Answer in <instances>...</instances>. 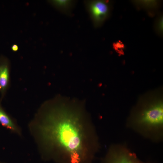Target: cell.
Masks as SVG:
<instances>
[{
  "label": "cell",
  "mask_w": 163,
  "mask_h": 163,
  "mask_svg": "<svg viewBox=\"0 0 163 163\" xmlns=\"http://www.w3.org/2000/svg\"><path fill=\"white\" fill-rule=\"evenodd\" d=\"M28 127L45 161L92 163L100 148L95 126L83 101L60 95L46 101Z\"/></svg>",
  "instance_id": "obj_1"
},
{
  "label": "cell",
  "mask_w": 163,
  "mask_h": 163,
  "mask_svg": "<svg viewBox=\"0 0 163 163\" xmlns=\"http://www.w3.org/2000/svg\"><path fill=\"white\" fill-rule=\"evenodd\" d=\"M127 126L145 138L159 142L163 137V95L161 88L140 96L131 110Z\"/></svg>",
  "instance_id": "obj_2"
},
{
  "label": "cell",
  "mask_w": 163,
  "mask_h": 163,
  "mask_svg": "<svg viewBox=\"0 0 163 163\" xmlns=\"http://www.w3.org/2000/svg\"><path fill=\"white\" fill-rule=\"evenodd\" d=\"M101 163H151L140 160L136 155L125 145H112Z\"/></svg>",
  "instance_id": "obj_3"
},
{
  "label": "cell",
  "mask_w": 163,
  "mask_h": 163,
  "mask_svg": "<svg viewBox=\"0 0 163 163\" xmlns=\"http://www.w3.org/2000/svg\"><path fill=\"white\" fill-rule=\"evenodd\" d=\"M87 2V8L94 26H100L109 16L110 6L109 2L98 0Z\"/></svg>",
  "instance_id": "obj_4"
},
{
  "label": "cell",
  "mask_w": 163,
  "mask_h": 163,
  "mask_svg": "<svg viewBox=\"0 0 163 163\" xmlns=\"http://www.w3.org/2000/svg\"><path fill=\"white\" fill-rule=\"evenodd\" d=\"M10 66L8 59L3 55L0 56V94L2 99L10 85Z\"/></svg>",
  "instance_id": "obj_5"
},
{
  "label": "cell",
  "mask_w": 163,
  "mask_h": 163,
  "mask_svg": "<svg viewBox=\"0 0 163 163\" xmlns=\"http://www.w3.org/2000/svg\"><path fill=\"white\" fill-rule=\"evenodd\" d=\"M2 99L0 98V124L3 127L19 136L21 135L20 128L15 120L10 116L3 107L2 102Z\"/></svg>",
  "instance_id": "obj_6"
},
{
  "label": "cell",
  "mask_w": 163,
  "mask_h": 163,
  "mask_svg": "<svg viewBox=\"0 0 163 163\" xmlns=\"http://www.w3.org/2000/svg\"><path fill=\"white\" fill-rule=\"evenodd\" d=\"M50 2L56 8L65 13H67L70 10L73 4V2L70 0H53Z\"/></svg>",
  "instance_id": "obj_7"
},
{
  "label": "cell",
  "mask_w": 163,
  "mask_h": 163,
  "mask_svg": "<svg viewBox=\"0 0 163 163\" xmlns=\"http://www.w3.org/2000/svg\"><path fill=\"white\" fill-rule=\"evenodd\" d=\"M134 2L138 6L148 9L155 8L158 5V2L154 0L135 1Z\"/></svg>",
  "instance_id": "obj_8"
},
{
  "label": "cell",
  "mask_w": 163,
  "mask_h": 163,
  "mask_svg": "<svg viewBox=\"0 0 163 163\" xmlns=\"http://www.w3.org/2000/svg\"><path fill=\"white\" fill-rule=\"evenodd\" d=\"M155 30L159 34H161L163 31V17H159L156 20L155 26Z\"/></svg>",
  "instance_id": "obj_9"
},
{
  "label": "cell",
  "mask_w": 163,
  "mask_h": 163,
  "mask_svg": "<svg viewBox=\"0 0 163 163\" xmlns=\"http://www.w3.org/2000/svg\"><path fill=\"white\" fill-rule=\"evenodd\" d=\"M11 49L13 51L16 52L18 49V46L16 44H14L11 46Z\"/></svg>",
  "instance_id": "obj_10"
},
{
  "label": "cell",
  "mask_w": 163,
  "mask_h": 163,
  "mask_svg": "<svg viewBox=\"0 0 163 163\" xmlns=\"http://www.w3.org/2000/svg\"><path fill=\"white\" fill-rule=\"evenodd\" d=\"M0 163H6L0 162Z\"/></svg>",
  "instance_id": "obj_11"
}]
</instances>
